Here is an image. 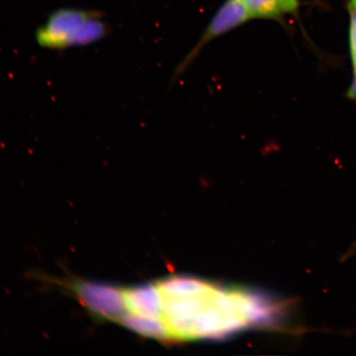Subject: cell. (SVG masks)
Wrapping results in <instances>:
<instances>
[{
    "label": "cell",
    "instance_id": "cell-5",
    "mask_svg": "<svg viewBox=\"0 0 356 356\" xmlns=\"http://www.w3.org/2000/svg\"><path fill=\"white\" fill-rule=\"evenodd\" d=\"M349 13V47L353 74H356V0H348L346 4Z\"/></svg>",
    "mask_w": 356,
    "mask_h": 356
},
{
    "label": "cell",
    "instance_id": "cell-3",
    "mask_svg": "<svg viewBox=\"0 0 356 356\" xmlns=\"http://www.w3.org/2000/svg\"><path fill=\"white\" fill-rule=\"evenodd\" d=\"M100 13L79 8H60L51 13L47 22L39 26L35 41L40 47L50 50L63 51L74 47L75 39L82 26Z\"/></svg>",
    "mask_w": 356,
    "mask_h": 356
},
{
    "label": "cell",
    "instance_id": "cell-2",
    "mask_svg": "<svg viewBox=\"0 0 356 356\" xmlns=\"http://www.w3.org/2000/svg\"><path fill=\"white\" fill-rule=\"evenodd\" d=\"M251 20L252 17L241 0H225L208 22L197 43L176 67L171 83H175L185 74L208 44Z\"/></svg>",
    "mask_w": 356,
    "mask_h": 356
},
{
    "label": "cell",
    "instance_id": "cell-4",
    "mask_svg": "<svg viewBox=\"0 0 356 356\" xmlns=\"http://www.w3.org/2000/svg\"><path fill=\"white\" fill-rule=\"evenodd\" d=\"M252 19L269 20L283 24L287 15H296L300 0H241Z\"/></svg>",
    "mask_w": 356,
    "mask_h": 356
},
{
    "label": "cell",
    "instance_id": "cell-6",
    "mask_svg": "<svg viewBox=\"0 0 356 356\" xmlns=\"http://www.w3.org/2000/svg\"><path fill=\"white\" fill-rule=\"evenodd\" d=\"M346 96L349 99L354 101L356 104V74H353V81L346 92Z\"/></svg>",
    "mask_w": 356,
    "mask_h": 356
},
{
    "label": "cell",
    "instance_id": "cell-1",
    "mask_svg": "<svg viewBox=\"0 0 356 356\" xmlns=\"http://www.w3.org/2000/svg\"><path fill=\"white\" fill-rule=\"evenodd\" d=\"M155 304L150 337L191 341L219 337L265 319L270 309L251 293L193 279L153 284Z\"/></svg>",
    "mask_w": 356,
    "mask_h": 356
}]
</instances>
